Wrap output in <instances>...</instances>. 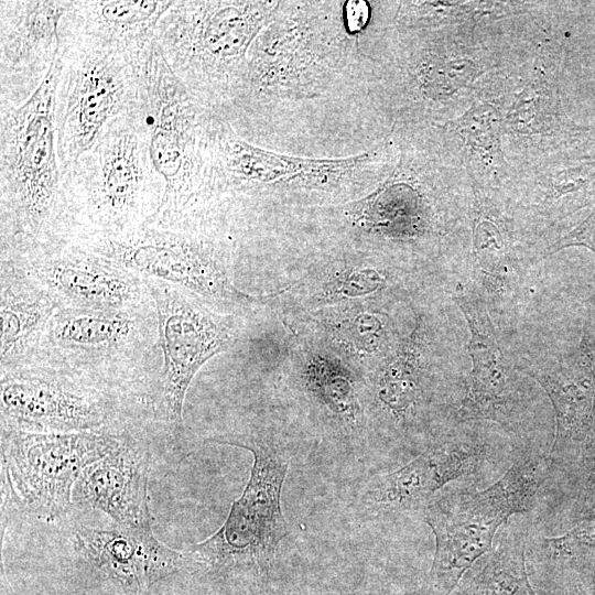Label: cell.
Returning <instances> with one entry per match:
<instances>
[{"label":"cell","mask_w":595,"mask_h":595,"mask_svg":"<svg viewBox=\"0 0 595 595\" xmlns=\"http://www.w3.org/2000/svg\"><path fill=\"white\" fill-rule=\"evenodd\" d=\"M394 4L280 0L218 113L245 141L310 159L365 153L391 134L375 45Z\"/></svg>","instance_id":"cell-1"},{"label":"cell","mask_w":595,"mask_h":595,"mask_svg":"<svg viewBox=\"0 0 595 595\" xmlns=\"http://www.w3.org/2000/svg\"><path fill=\"white\" fill-rule=\"evenodd\" d=\"M399 155L391 134L374 149L346 159L282 154L248 143L217 112L196 194L181 219L207 225L237 244L269 206L361 198L389 176Z\"/></svg>","instance_id":"cell-2"},{"label":"cell","mask_w":595,"mask_h":595,"mask_svg":"<svg viewBox=\"0 0 595 595\" xmlns=\"http://www.w3.org/2000/svg\"><path fill=\"white\" fill-rule=\"evenodd\" d=\"M55 60L22 107L0 113V247L65 242L72 236L54 121Z\"/></svg>","instance_id":"cell-3"},{"label":"cell","mask_w":595,"mask_h":595,"mask_svg":"<svg viewBox=\"0 0 595 595\" xmlns=\"http://www.w3.org/2000/svg\"><path fill=\"white\" fill-rule=\"evenodd\" d=\"M63 181L71 239L118 236L149 225L161 206L164 183L150 156L143 101L113 119Z\"/></svg>","instance_id":"cell-4"},{"label":"cell","mask_w":595,"mask_h":595,"mask_svg":"<svg viewBox=\"0 0 595 595\" xmlns=\"http://www.w3.org/2000/svg\"><path fill=\"white\" fill-rule=\"evenodd\" d=\"M549 453L521 451L490 486L474 483L445 486L420 519L435 538L425 595H451L466 571L493 549L494 538L513 516L529 513L549 475Z\"/></svg>","instance_id":"cell-5"},{"label":"cell","mask_w":595,"mask_h":595,"mask_svg":"<svg viewBox=\"0 0 595 595\" xmlns=\"http://www.w3.org/2000/svg\"><path fill=\"white\" fill-rule=\"evenodd\" d=\"M278 0H177L161 18L155 41L182 84L219 112L229 100L256 36Z\"/></svg>","instance_id":"cell-6"},{"label":"cell","mask_w":595,"mask_h":595,"mask_svg":"<svg viewBox=\"0 0 595 595\" xmlns=\"http://www.w3.org/2000/svg\"><path fill=\"white\" fill-rule=\"evenodd\" d=\"M153 408L162 369L155 306L138 310H58L40 351Z\"/></svg>","instance_id":"cell-7"},{"label":"cell","mask_w":595,"mask_h":595,"mask_svg":"<svg viewBox=\"0 0 595 595\" xmlns=\"http://www.w3.org/2000/svg\"><path fill=\"white\" fill-rule=\"evenodd\" d=\"M58 36L54 121L63 175L113 119L141 106L148 52L132 55L62 30Z\"/></svg>","instance_id":"cell-8"},{"label":"cell","mask_w":595,"mask_h":595,"mask_svg":"<svg viewBox=\"0 0 595 595\" xmlns=\"http://www.w3.org/2000/svg\"><path fill=\"white\" fill-rule=\"evenodd\" d=\"M1 429L36 433L102 432L152 419L141 398L36 356L0 371Z\"/></svg>","instance_id":"cell-9"},{"label":"cell","mask_w":595,"mask_h":595,"mask_svg":"<svg viewBox=\"0 0 595 595\" xmlns=\"http://www.w3.org/2000/svg\"><path fill=\"white\" fill-rule=\"evenodd\" d=\"M246 448L253 464L242 494L223 526L209 538L184 552V563L203 572L268 574L289 526L281 507V494L291 457L273 442L251 434H229L210 440Z\"/></svg>","instance_id":"cell-10"},{"label":"cell","mask_w":595,"mask_h":595,"mask_svg":"<svg viewBox=\"0 0 595 595\" xmlns=\"http://www.w3.org/2000/svg\"><path fill=\"white\" fill-rule=\"evenodd\" d=\"M143 112L153 166L164 183L150 226L173 228L193 201L217 113L173 74L156 41L143 65Z\"/></svg>","instance_id":"cell-11"},{"label":"cell","mask_w":595,"mask_h":595,"mask_svg":"<svg viewBox=\"0 0 595 595\" xmlns=\"http://www.w3.org/2000/svg\"><path fill=\"white\" fill-rule=\"evenodd\" d=\"M71 241L143 278L183 289L209 306L235 311L255 301L228 274L236 244L214 230L147 225L118 236H83Z\"/></svg>","instance_id":"cell-12"},{"label":"cell","mask_w":595,"mask_h":595,"mask_svg":"<svg viewBox=\"0 0 595 595\" xmlns=\"http://www.w3.org/2000/svg\"><path fill=\"white\" fill-rule=\"evenodd\" d=\"M154 302L162 369L153 410L171 435L183 430L186 391L198 369L238 338L239 321L183 289L144 278Z\"/></svg>","instance_id":"cell-13"},{"label":"cell","mask_w":595,"mask_h":595,"mask_svg":"<svg viewBox=\"0 0 595 595\" xmlns=\"http://www.w3.org/2000/svg\"><path fill=\"white\" fill-rule=\"evenodd\" d=\"M126 433H36L1 429L2 463L20 508L51 521L66 513L83 470L117 450Z\"/></svg>","instance_id":"cell-14"},{"label":"cell","mask_w":595,"mask_h":595,"mask_svg":"<svg viewBox=\"0 0 595 595\" xmlns=\"http://www.w3.org/2000/svg\"><path fill=\"white\" fill-rule=\"evenodd\" d=\"M0 260L25 272L60 310L128 311L154 304L142 275L74 241L0 247Z\"/></svg>","instance_id":"cell-15"},{"label":"cell","mask_w":595,"mask_h":595,"mask_svg":"<svg viewBox=\"0 0 595 595\" xmlns=\"http://www.w3.org/2000/svg\"><path fill=\"white\" fill-rule=\"evenodd\" d=\"M477 431L442 434L402 466L371 477L360 504L372 517H421L430 500L447 484L479 475L488 465L506 463L504 447Z\"/></svg>","instance_id":"cell-16"},{"label":"cell","mask_w":595,"mask_h":595,"mask_svg":"<svg viewBox=\"0 0 595 595\" xmlns=\"http://www.w3.org/2000/svg\"><path fill=\"white\" fill-rule=\"evenodd\" d=\"M68 0L0 1V113L22 107L40 88L60 50Z\"/></svg>","instance_id":"cell-17"},{"label":"cell","mask_w":595,"mask_h":595,"mask_svg":"<svg viewBox=\"0 0 595 595\" xmlns=\"http://www.w3.org/2000/svg\"><path fill=\"white\" fill-rule=\"evenodd\" d=\"M455 302L470 331L472 359L469 382L455 410V421H491L513 429L521 418L524 396L504 358L487 309L469 293L455 295Z\"/></svg>","instance_id":"cell-18"},{"label":"cell","mask_w":595,"mask_h":595,"mask_svg":"<svg viewBox=\"0 0 595 595\" xmlns=\"http://www.w3.org/2000/svg\"><path fill=\"white\" fill-rule=\"evenodd\" d=\"M537 381L549 397L555 415V434L549 451L550 468L573 459L591 434L595 414V367L587 353L578 350L556 361L518 368Z\"/></svg>","instance_id":"cell-19"},{"label":"cell","mask_w":595,"mask_h":595,"mask_svg":"<svg viewBox=\"0 0 595 595\" xmlns=\"http://www.w3.org/2000/svg\"><path fill=\"white\" fill-rule=\"evenodd\" d=\"M75 547L122 589L139 594L184 563V552L159 541L152 529L117 526L110 530L83 527Z\"/></svg>","instance_id":"cell-20"},{"label":"cell","mask_w":595,"mask_h":595,"mask_svg":"<svg viewBox=\"0 0 595 595\" xmlns=\"http://www.w3.org/2000/svg\"><path fill=\"white\" fill-rule=\"evenodd\" d=\"M73 501L102 511L120 527H152L148 464L130 435L117 450L83 470Z\"/></svg>","instance_id":"cell-21"},{"label":"cell","mask_w":595,"mask_h":595,"mask_svg":"<svg viewBox=\"0 0 595 595\" xmlns=\"http://www.w3.org/2000/svg\"><path fill=\"white\" fill-rule=\"evenodd\" d=\"M174 0H79L62 18L58 30L104 46L144 56L158 23Z\"/></svg>","instance_id":"cell-22"},{"label":"cell","mask_w":595,"mask_h":595,"mask_svg":"<svg viewBox=\"0 0 595 595\" xmlns=\"http://www.w3.org/2000/svg\"><path fill=\"white\" fill-rule=\"evenodd\" d=\"M58 310L32 278L0 260V371L37 356L46 328Z\"/></svg>","instance_id":"cell-23"},{"label":"cell","mask_w":595,"mask_h":595,"mask_svg":"<svg viewBox=\"0 0 595 595\" xmlns=\"http://www.w3.org/2000/svg\"><path fill=\"white\" fill-rule=\"evenodd\" d=\"M528 532V513L511 517L498 531L485 564L459 585L456 595H537L527 570Z\"/></svg>","instance_id":"cell-24"},{"label":"cell","mask_w":595,"mask_h":595,"mask_svg":"<svg viewBox=\"0 0 595 595\" xmlns=\"http://www.w3.org/2000/svg\"><path fill=\"white\" fill-rule=\"evenodd\" d=\"M473 257L483 283L499 291L511 271L510 234L501 212L480 193L475 194L472 215Z\"/></svg>","instance_id":"cell-25"},{"label":"cell","mask_w":595,"mask_h":595,"mask_svg":"<svg viewBox=\"0 0 595 595\" xmlns=\"http://www.w3.org/2000/svg\"><path fill=\"white\" fill-rule=\"evenodd\" d=\"M375 393L382 410L407 434L408 423L425 399L420 361L413 342L405 345L397 359L379 375Z\"/></svg>","instance_id":"cell-26"},{"label":"cell","mask_w":595,"mask_h":595,"mask_svg":"<svg viewBox=\"0 0 595 595\" xmlns=\"http://www.w3.org/2000/svg\"><path fill=\"white\" fill-rule=\"evenodd\" d=\"M499 111L504 132L547 134L555 123L559 100L554 85L543 74L533 73L529 82L508 97Z\"/></svg>","instance_id":"cell-27"},{"label":"cell","mask_w":595,"mask_h":595,"mask_svg":"<svg viewBox=\"0 0 595 595\" xmlns=\"http://www.w3.org/2000/svg\"><path fill=\"white\" fill-rule=\"evenodd\" d=\"M440 127L458 134L467 151L483 164L497 165L502 160L504 125L495 106L475 102L459 118Z\"/></svg>","instance_id":"cell-28"},{"label":"cell","mask_w":595,"mask_h":595,"mask_svg":"<svg viewBox=\"0 0 595 595\" xmlns=\"http://www.w3.org/2000/svg\"><path fill=\"white\" fill-rule=\"evenodd\" d=\"M306 387L314 398L342 421L359 422L361 409L350 377L329 364H313Z\"/></svg>","instance_id":"cell-29"},{"label":"cell","mask_w":595,"mask_h":595,"mask_svg":"<svg viewBox=\"0 0 595 595\" xmlns=\"http://www.w3.org/2000/svg\"><path fill=\"white\" fill-rule=\"evenodd\" d=\"M572 246H583L595 253V213L589 215L576 228L553 242L545 256Z\"/></svg>","instance_id":"cell-30"},{"label":"cell","mask_w":595,"mask_h":595,"mask_svg":"<svg viewBox=\"0 0 595 595\" xmlns=\"http://www.w3.org/2000/svg\"><path fill=\"white\" fill-rule=\"evenodd\" d=\"M382 284L383 279L376 271L367 270L348 278L342 291L347 294H363L369 293Z\"/></svg>","instance_id":"cell-31"},{"label":"cell","mask_w":595,"mask_h":595,"mask_svg":"<svg viewBox=\"0 0 595 595\" xmlns=\"http://www.w3.org/2000/svg\"><path fill=\"white\" fill-rule=\"evenodd\" d=\"M388 595H425L424 585L419 592L415 593H390Z\"/></svg>","instance_id":"cell-32"}]
</instances>
